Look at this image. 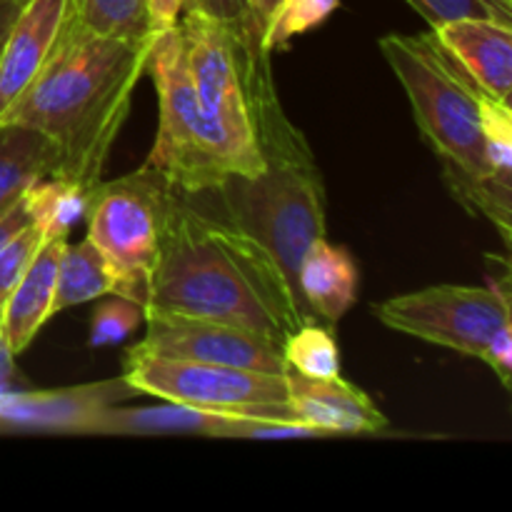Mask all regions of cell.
Masks as SVG:
<instances>
[{"instance_id": "obj_32", "label": "cell", "mask_w": 512, "mask_h": 512, "mask_svg": "<svg viewBox=\"0 0 512 512\" xmlns=\"http://www.w3.org/2000/svg\"><path fill=\"white\" fill-rule=\"evenodd\" d=\"M283 0H248V13H245V23L258 33V38L263 40L265 28H268L270 18L278 10V5Z\"/></svg>"}, {"instance_id": "obj_31", "label": "cell", "mask_w": 512, "mask_h": 512, "mask_svg": "<svg viewBox=\"0 0 512 512\" xmlns=\"http://www.w3.org/2000/svg\"><path fill=\"white\" fill-rule=\"evenodd\" d=\"M190 8L225 23H238L248 13V0H190Z\"/></svg>"}, {"instance_id": "obj_6", "label": "cell", "mask_w": 512, "mask_h": 512, "mask_svg": "<svg viewBox=\"0 0 512 512\" xmlns=\"http://www.w3.org/2000/svg\"><path fill=\"white\" fill-rule=\"evenodd\" d=\"M175 188L155 170L140 168L115 180H98L88 190V235L113 275L115 293L148 303L150 280L160 258Z\"/></svg>"}, {"instance_id": "obj_16", "label": "cell", "mask_w": 512, "mask_h": 512, "mask_svg": "<svg viewBox=\"0 0 512 512\" xmlns=\"http://www.w3.org/2000/svg\"><path fill=\"white\" fill-rule=\"evenodd\" d=\"M65 240L68 238L43 240L33 263L0 308V338L13 358L25 353L40 328L53 318L55 278H58V260Z\"/></svg>"}, {"instance_id": "obj_13", "label": "cell", "mask_w": 512, "mask_h": 512, "mask_svg": "<svg viewBox=\"0 0 512 512\" xmlns=\"http://www.w3.org/2000/svg\"><path fill=\"white\" fill-rule=\"evenodd\" d=\"M288 375V403L295 418L323 430L325 435H368L388 428V418L378 405L338 375L328 380Z\"/></svg>"}, {"instance_id": "obj_28", "label": "cell", "mask_w": 512, "mask_h": 512, "mask_svg": "<svg viewBox=\"0 0 512 512\" xmlns=\"http://www.w3.org/2000/svg\"><path fill=\"white\" fill-rule=\"evenodd\" d=\"M480 360H483V363H488L490 368H493V373L500 378V383L510 390V385H512V380H510V373H512V323H505L503 328L493 335V340H490L488 348L483 350Z\"/></svg>"}, {"instance_id": "obj_25", "label": "cell", "mask_w": 512, "mask_h": 512, "mask_svg": "<svg viewBox=\"0 0 512 512\" xmlns=\"http://www.w3.org/2000/svg\"><path fill=\"white\" fill-rule=\"evenodd\" d=\"M480 130L488 168L493 173L512 175V108L500 100L483 95L480 105Z\"/></svg>"}, {"instance_id": "obj_26", "label": "cell", "mask_w": 512, "mask_h": 512, "mask_svg": "<svg viewBox=\"0 0 512 512\" xmlns=\"http://www.w3.org/2000/svg\"><path fill=\"white\" fill-rule=\"evenodd\" d=\"M140 323H145V308L123 298V295H110L108 300L95 308L90 320V348H108L128 338Z\"/></svg>"}, {"instance_id": "obj_19", "label": "cell", "mask_w": 512, "mask_h": 512, "mask_svg": "<svg viewBox=\"0 0 512 512\" xmlns=\"http://www.w3.org/2000/svg\"><path fill=\"white\" fill-rule=\"evenodd\" d=\"M113 293V275L95 245L88 238H83L80 243L65 240L58 260V278H55L53 315Z\"/></svg>"}, {"instance_id": "obj_23", "label": "cell", "mask_w": 512, "mask_h": 512, "mask_svg": "<svg viewBox=\"0 0 512 512\" xmlns=\"http://www.w3.org/2000/svg\"><path fill=\"white\" fill-rule=\"evenodd\" d=\"M338 8L340 0H283L273 13V18H270L260 45L268 55H273L275 50L288 48L295 35L318 28Z\"/></svg>"}, {"instance_id": "obj_18", "label": "cell", "mask_w": 512, "mask_h": 512, "mask_svg": "<svg viewBox=\"0 0 512 512\" xmlns=\"http://www.w3.org/2000/svg\"><path fill=\"white\" fill-rule=\"evenodd\" d=\"M58 150L38 130L0 120V213L43 178H58Z\"/></svg>"}, {"instance_id": "obj_5", "label": "cell", "mask_w": 512, "mask_h": 512, "mask_svg": "<svg viewBox=\"0 0 512 512\" xmlns=\"http://www.w3.org/2000/svg\"><path fill=\"white\" fill-rule=\"evenodd\" d=\"M145 73L158 90V135L145 168L178 193H208L233 175L215 125L205 118L190 80L180 25L153 35Z\"/></svg>"}, {"instance_id": "obj_10", "label": "cell", "mask_w": 512, "mask_h": 512, "mask_svg": "<svg viewBox=\"0 0 512 512\" xmlns=\"http://www.w3.org/2000/svg\"><path fill=\"white\" fill-rule=\"evenodd\" d=\"M145 325L148 333L138 345H133V350L140 353L230 365V368L260 370V373H288L283 345L253 330L218 323V320L168 313H145Z\"/></svg>"}, {"instance_id": "obj_24", "label": "cell", "mask_w": 512, "mask_h": 512, "mask_svg": "<svg viewBox=\"0 0 512 512\" xmlns=\"http://www.w3.org/2000/svg\"><path fill=\"white\" fill-rule=\"evenodd\" d=\"M430 23L440 28L453 20H493L512 28V0H405Z\"/></svg>"}, {"instance_id": "obj_33", "label": "cell", "mask_w": 512, "mask_h": 512, "mask_svg": "<svg viewBox=\"0 0 512 512\" xmlns=\"http://www.w3.org/2000/svg\"><path fill=\"white\" fill-rule=\"evenodd\" d=\"M20 10H23V3H20V0H0V55H3L5 40H8L10 28H13Z\"/></svg>"}, {"instance_id": "obj_7", "label": "cell", "mask_w": 512, "mask_h": 512, "mask_svg": "<svg viewBox=\"0 0 512 512\" xmlns=\"http://www.w3.org/2000/svg\"><path fill=\"white\" fill-rule=\"evenodd\" d=\"M190 80L205 118L223 140L233 175H260L265 158L250 120L240 55V25L185 8L178 20Z\"/></svg>"}, {"instance_id": "obj_1", "label": "cell", "mask_w": 512, "mask_h": 512, "mask_svg": "<svg viewBox=\"0 0 512 512\" xmlns=\"http://www.w3.org/2000/svg\"><path fill=\"white\" fill-rule=\"evenodd\" d=\"M145 313L188 315L253 330L283 345L313 315L263 248L175 190Z\"/></svg>"}, {"instance_id": "obj_4", "label": "cell", "mask_w": 512, "mask_h": 512, "mask_svg": "<svg viewBox=\"0 0 512 512\" xmlns=\"http://www.w3.org/2000/svg\"><path fill=\"white\" fill-rule=\"evenodd\" d=\"M208 193L218 198L215 215L263 248L295 300L308 310L298 270L310 245L325 238V185L315 158L275 160L253 178L228 175Z\"/></svg>"}, {"instance_id": "obj_12", "label": "cell", "mask_w": 512, "mask_h": 512, "mask_svg": "<svg viewBox=\"0 0 512 512\" xmlns=\"http://www.w3.org/2000/svg\"><path fill=\"white\" fill-rule=\"evenodd\" d=\"M70 0H28L0 55V118L48 63L68 23Z\"/></svg>"}, {"instance_id": "obj_11", "label": "cell", "mask_w": 512, "mask_h": 512, "mask_svg": "<svg viewBox=\"0 0 512 512\" xmlns=\"http://www.w3.org/2000/svg\"><path fill=\"white\" fill-rule=\"evenodd\" d=\"M135 393L128 380L120 375L115 380L75 385V388L38 390V393H0V420L20 428L58 430V433H80L93 415L103 408L120 405Z\"/></svg>"}, {"instance_id": "obj_29", "label": "cell", "mask_w": 512, "mask_h": 512, "mask_svg": "<svg viewBox=\"0 0 512 512\" xmlns=\"http://www.w3.org/2000/svg\"><path fill=\"white\" fill-rule=\"evenodd\" d=\"M145 5H148L150 30L160 33L178 25L180 15L185 13V8H190V0H145Z\"/></svg>"}, {"instance_id": "obj_21", "label": "cell", "mask_w": 512, "mask_h": 512, "mask_svg": "<svg viewBox=\"0 0 512 512\" xmlns=\"http://www.w3.org/2000/svg\"><path fill=\"white\" fill-rule=\"evenodd\" d=\"M88 190L63 178H43L25 190L33 223L48 238H68L70 228L85 215Z\"/></svg>"}, {"instance_id": "obj_30", "label": "cell", "mask_w": 512, "mask_h": 512, "mask_svg": "<svg viewBox=\"0 0 512 512\" xmlns=\"http://www.w3.org/2000/svg\"><path fill=\"white\" fill-rule=\"evenodd\" d=\"M28 225H33V213H30L28 203H25V195L15 205H10L8 210L0 213V248L10 243L18 233H23Z\"/></svg>"}, {"instance_id": "obj_15", "label": "cell", "mask_w": 512, "mask_h": 512, "mask_svg": "<svg viewBox=\"0 0 512 512\" xmlns=\"http://www.w3.org/2000/svg\"><path fill=\"white\" fill-rule=\"evenodd\" d=\"M248 415L215 413L165 400L150 408H118L110 405L88 420L83 435H208L238 438Z\"/></svg>"}, {"instance_id": "obj_14", "label": "cell", "mask_w": 512, "mask_h": 512, "mask_svg": "<svg viewBox=\"0 0 512 512\" xmlns=\"http://www.w3.org/2000/svg\"><path fill=\"white\" fill-rule=\"evenodd\" d=\"M430 30L485 95L510 105L512 28L493 20H453Z\"/></svg>"}, {"instance_id": "obj_22", "label": "cell", "mask_w": 512, "mask_h": 512, "mask_svg": "<svg viewBox=\"0 0 512 512\" xmlns=\"http://www.w3.org/2000/svg\"><path fill=\"white\" fill-rule=\"evenodd\" d=\"M285 370L303 378L328 380L340 375V348L330 328L320 320L295 328L283 343Z\"/></svg>"}, {"instance_id": "obj_2", "label": "cell", "mask_w": 512, "mask_h": 512, "mask_svg": "<svg viewBox=\"0 0 512 512\" xmlns=\"http://www.w3.org/2000/svg\"><path fill=\"white\" fill-rule=\"evenodd\" d=\"M150 43L153 38H108L65 23L48 63L0 120L43 133L58 150V178L90 190L103 180L105 160L128 120Z\"/></svg>"}, {"instance_id": "obj_34", "label": "cell", "mask_w": 512, "mask_h": 512, "mask_svg": "<svg viewBox=\"0 0 512 512\" xmlns=\"http://www.w3.org/2000/svg\"><path fill=\"white\" fill-rule=\"evenodd\" d=\"M13 355L5 348L3 338H0V393H8L10 383H13Z\"/></svg>"}, {"instance_id": "obj_35", "label": "cell", "mask_w": 512, "mask_h": 512, "mask_svg": "<svg viewBox=\"0 0 512 512\" xmlns=\"http://www.w3.org/2000/svg\"><path fill=\"white\" fill-rule=\"evenodd\" d=\"M20 3H23V5H25V3H28V0H20Z\"/></svg>"}, {"instance_id": "obj_9", "label": "cell", "mask_w": 512, "mask_h": 512, "mask_svg": "<svg viewBox=\"0 0 512 512\" xmlns=\"http://www.w3.org/2000/svg\"><path fill=\"white\" fill-rule=\"evenodd\" d=\"M123 378L138 395L193 405L215 413L253 415L263 405L288 403V375L198 360L165 358L130 348L123 358Z\"/></svg>"}, {"instance_id": "obj_17", "label": "cell", "mask_w": 512, "mask_h": 512, "mask_svg": "<svg viewBox=\"0 0 512 512\" xmlns=\"http://www.w3.org/2000/svg\"><path fill=\"white\" fill-rule=\"evenodd\" d=\"M358 285V263L343 245L320 238L303 255L298 288L313 318L320 323H338L358 300Z\"/></svg>"}, {"instance_id": "obj_8", "label": "cell", "mask_w": 512, "mask_h": 512, "mask_svg": "<svg viewBox=\"0 0 512 512\" xmlns=\"http://www.w3.org/2000/svg\"><path fill=\"white\" fill-rule=\"evenodd\" d=\"M508 280L493 288L433 285L373 305V315L395 333L478 358L493 335L512 323Z\"/></svg>"}, {"instance_id": "obj_27", "label": "cell", "mask_w": 512, "mask_h": 512, "mask_svg": "<svg viewBox=\"0 0 512 512\" xmlns=\"http://www.w3.org/2000/svg\"><path fill=\"white\" fill-rule=\"evenodd\" d=\"M43 240V230L33 223L28 225L23 233L15 235L5 248H0V308H3V303L8 300V295L13 293L18 280L23 278L28 265L33 263L35 253L40 250Z\"/></svg>"}, {"instance_id": "obj_3", "label": "cell", "mask_w": 512, "mask_h": 512, "mask_svg": "<svg viewBox=\"0 0 512 512\" xmlns=\"http://www.w3.org/2000/svg\"><path fill=\"white\" fill-rule=\"evenodd\" d=\"M378 45L413 105L420 133L443 163L450 190L470 208L480 185L500 175L485 160L480 130L485 93L438 43L433 30L420 35L390 33Z\"/></svg>"}, {"instance_id": "obj_20", "label": "cell", "mask_w": 512, "mask_h": 512, "mask_svg": "<svg viewBox=\"0 0 512 512\" xmlns=\"http://www.w3.org/2000/svg\"><path fill=\"white\" fill-rule=\"evenodd\" d=\"M68 25L108 38H153L145 0H70Z\"/></svg>"}]
</instances>
